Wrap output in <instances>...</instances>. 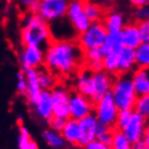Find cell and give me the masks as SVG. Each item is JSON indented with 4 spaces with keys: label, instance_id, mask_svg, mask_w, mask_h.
<instances>
[{
    "label": "cell",
    "instance_id": "6",
    "mask_svg": "<svg viewBox=\"0 0 149 149\" xmlns=\"http://www.w3.org/2000/svg\"><path fill=\"white\" fill-rule=\"evenodd\" d=\"M93 110L95 111V117L98 120V122L111 127H115L119 109L113 102L110 92L105 94L101 100H98L95 103Z\"/></svg>",
    "mask_w": 149,
    "mask_h": 149
},
{
    "label": "cell",
    "instance_id": "8",
    "mask_svg": "<svg viewBox=\"0 0 149 149\" xmlns=\"http://www.w3.org/2000/svg\"><path fill=\"white\" fill-rule=\"evenodd\" d=\"M21 69H38L45 63V50L35 45H23L19 54Z\"/></svg>",
    "mask_w": 149,
    "mask_h": 149
},
{
    "label": "cell",
    "instance_id": "31",
    "mask_svg": "<svg viewBox=\"0 0 149 149\" xmlns=\"http://www.w3.org/2000/svg\"><path fill=\"white\" fill-rule=\"evenodd\" d=\"M132 112H133L132 109H121V110H119L118 116H117V119H116V123H115L117 130L122 131L123 129H124V127L127 125V123L129 122V120H130Z\"/></svg>",
    "mask_w": 149,
    "mask_h": 149
},
{
    "label": "cell",
    "instance_id": "9",
    "mask_svg": "<svg viewBox=\"0 0 149 149\" xmlns=\"http://www.w3.org/2000/svg\"><path fill=\"white\" fill-rule=\"evenodd\" d=\"M68 109H69V118L80 120L93 112L94 103L89 97L79 94L78 92L70 93L69 102H68Z\"/></svg>",
    "mask_w": 149,
    "mask_h": 149
},
{
    "label": "cell",
    "instance_id": "35",
    "mask_svg": "<svg viewBox=\"0 0 149 149\" xmlns=\"http://www.w3.org/2000/svg\"><path fill=\"white\" fill-rule=\"evenodd\" d=\"M65 121H66V120L62 119V118L52 117L48 122H49V125H50V129H51V130H54V131H56V132H61L64 127V124H65Z\"/></svg>",
    "mask_w": 149,
    "mask_h": 149
},
{
    "label": "cell",
    "instance_id": "30",
    "mask_svg": "<svg viewBox=\"0 0 149 149\" xmlns=\"http://www.w3.org/2000/svg\"><path fill=\"white\" fill-rule=\"evenodd\" d=\"M112 136H113V130H112L111 127H108V125L98 123L96 139H98L100 142L104 143L106 145H110Z\"/></svg>",
    "mask_w": 149,
    "mask_h": 149
},
{
    "label": "cell",
    "instance_id": "15",
    "mask_svg": "<svg viewBox=\"0 0 149 149\" xmlns=\"http://www.w3.org/2000/svg\"><path fill=\"white\" fill-rule=\"evenodd\" d=\"M76 89L79 94L84 96L91 97L94 94V81H93V72L90 69H83L78 74L76 80Z\"/></svg>",
    "mask_w": 149,
    "mask_h": 149
},
{
    "label": "cell",
    "instance_id": "14",
    "mask_svg": "<svg viewBox=\"0 0 149 149\" xmlns=\"http://www.w3.org/2000/svg\"><path fill=\"white\" fill-rule=\"evenodd\" d=\"M93 81H94V94L91 97V101L96 103L101 100L105 94L110 92L113 78L112 74L102 70L98 72H93Z\"/></svg>",
    "mask_w": 149,
    "mask_h": 149
},
{
    "label": "cell",
    "instance_id": "28",
    "mask_svg": "<svg viewBox=\"0 0 149 149\" xmlns=\"http://www.w3.org/2000/svg\"><path fill=\"white\" fill-rule=\"evenodd\" d=\"M102 62L104 71L110 74H118V52L105 54Z\"/></svg>",
    "mask_w": 149,
    "mask_h": 149
},
{
    "label": "cell",
    "instance_id": "23",
    "mask_svg": "<svg viewBox=\"0 0 149 149\" xmlns=\"http://www.w3.org/2000/svg\"><path fill=\"white\" fill-rule=\"evenodd\" d=\"M37 79L41 90H52L56 84V76L45 66L37 69Z\"/></svg>",
    "mask_w": 149,
    "mask_h": 149
},
{
    "label": "cell",
    "instance_id": "43",
    "mask_svg": "<svg viewBox=\"0 0 149 149\" xmlns=\"http://www.w3.org/2000/svg\"><path fill=\"white\" fill-rule=\"evenodd\" d=\"M24 149H39V146H38L37 143H36L34 139H33V141L29 143V145L27 146L26 148H24Z\"/></svg>",
    "mask_w": 149,
    "mask_h": 149
},
{
    "label": "cell",
    "instance_id": "24",
    "mask_svg": "<svg viewBox=\"0 0 149 149\" xmlns=\"http://www.w3.org/2000/svg\"><path fill=\"white\" fill-rule=\"evenodd\" d=\"M136 67L149 68V42H142L134 49Z\"/></svg>",
    "mask_w": 149,
    "mask_h": 149
},
{
    "label": "cell",
    "instance_id": "44",
    "mask_svg": "<svg viewBox=\"0 0 149 149\" xmlns=\"http://www.w3.org/2000/svg\"><path fill=\"white\" fill-rule=\"evenodd\" d=\"M143 149H148V148H146V147H145V148H143Z\"/></svg>",
    "mask_w": 149,
    "mask_h": 149
},
{
    "label": "cell",
    "instance_id": "22",
    "mask_svg": "<svg viewBox=\"0 0 149 149\" xmlns=\"http://www.w3.org/2000/svg\"><path fill=\"white\" fill-rule=\"evenodd\" d=\"M122 47L121 34L119 31V33H107L101 49L104 54H109V53L118 52Z\"/></svg>",
    "mask_w": 149,
    "mask_h": 149
},
{
    "label": "cell",
    "instance_id": "12",
    "mask_svg": "<svg viewBox=\"0 0 149 149\" xmlns=\"http://www.w3.org/2000/svg\"><path fill=\"white\" fill-rule=\"evenodd\" d=\"M147 125V119L137 112L133 111L127 125L122 130V133L132 144L143 141L145 127Z\"/></svg>",
    "mask_w": 149,
    "mask_h": 149
},
{
    "label": "cell",
    "instance_id": "17",
    "mask_svg": "<svg viewBox=\"0 0 149 149\" xmlns=\"http://www.w3.org/2000/svg\"><path fill=\"white\" fill-rule=\"evenodd\" d=\"M135 68L134 49L122 47L118 51V74H130Z\"/></svg>",
    "mask_w": 149,
    "mask_h": 149
},
{
    "label": "cell",
    "instance_id": "11",
    "mask_svg": "<svg viewBox=\"0 0 149 149\" xmlns=\"http://www.w3.org/2000/svg\"><path fill=\"white\" fill-rule=\"evenodd\" d=\"M98 120L95 115L90 113L84 118L78 120L79 124V138L77 145L84 147L89 143L96 139L97 127H98Z\"/></svg>",
    "mask_w": 149,
    "mask_h": 149
},
{
    "label": "cell",
    "instance_id": "2",
    "mask_svg": "<svg viewBox=\"0 0 149 149\" xmlns=\"http://www.w3.org/2000/svg\"><path fill=\"white\" fill-rule=\"evenodd\" d=\"M21 40L23 45H35L45 50L52 41L49 23L38 14L27 13L22 22Z\"/></svg>",
    "mask_w": 149,
    "mask_h": 149
},
{
    "label": "cell",
    "instance_id": "5",
    "mask_svg": "<svg viewBox=\"0 0 149 149\" xmlns=\"http://www.w3.org/2000/svg\"><path fill=\"white\" fill-rule=\"evenodd\" d=\"M70 0H39L37 14L45 22L51 24L66 16Z\"/></svg>",
    "mask_w": 149,
    "mask_h": 149
},
{
    "label": "cell",
    "instance_id": "21",
    "mask_svg": "<svg viewBox=\"0 0 149 149\" xmlns=\"http://www.w3.org/2000/svg\"><path fill=\"white\" fill-rule=\"evenodd\" d=\"M103 24L107 33H119L125 26L124 17L119 12H110L107 14L105 16Z\"/></svg>",
    "mask_w": 149,
    "mask_h": 149
},
{
    "label": "cell",
    "instance_id": "34",
    "mask_svg": "<svg viewBox=\"0 0 149 149\" xmlns=\"http://www.w3.org/2000/svg\"><path fill=\"white\" fill-rule=\"evenodd\" d=\"M143 42H149V19L141 21L137 24Z\"/></svg>",
    "mask_w": 149,
    "mask_h": 149
},
{
    "label": "cell",
    "instance_id": "42",
    "mask_svg": "<svg viewBox=\"0 0 149 149\" xmlns=\"http://www.w3.org/2000/svg\"><path fill=\"white\" fill-rule=\"evenodd\" d=\"M146 146L144 144L143 141H139V142H136V143H133V149H143L145 148Z\"/></svg>",
    "mask_w": 149,
    "mask_h": 149
},
{
    "label": "cell",
    "instance_id": "19",
    "mask_svg": "<svg viewBox=\"0 0 149 149\" xmlns=\"http://www.w3.org/2000/svg\"><path fill=\"white\" fill-rule=\"evenodd\" d=\"M24 72H25V77H26L27 81V93L25 98L29 103V105H31L37 100V97L39 96V94L42 90L38 83L37 69H26V70H24Z\"/></svg>",
    "mask_w": 149,
    "mask_h": 149
},
{
    "label": "cell",
    "instance_id": "13",
    "mask_svg": "<svg viewBox=\"0 0 149 149\" xmlns=\"http://www.w3.org/2000/svg\"><path fill=\"white\" fill-rule=\"evenodd\" d=\"M30 106L34 115L37 118L49 121L53 117V101L51 90H42L35 103Z\"/></svg>",
    "mask_w": 149,
    "mask_h": 149
},
{
    "label": "cell",
    "instance_id": "25",
    "mask_svg": "<svg viewBox=\"0 0 149 149\" xmlns=\"http://www.w3.org/2000/svg\"><path fill=\"white\" fill-rule=\"evenodd\" d=\"M42 138L47 143V145H49L51 148L54 149L62 148L65 144V141H64L63 136L60 132H56V131L51 130V129L45 130L42 133Z\"/></svg>",
    "mask_w": 149,
    "mask_h": 149
},
{
    "label": "cell",
    "instance_id": "32",
    "mask_svg": "<svg viewBox=\"0 0 149 149\" xmlns=\"http://www.w3.org/2000/svg\"><path fill=\"white\" fill-rule=\"evenodd\" d=\"M16 91H17V93L21 96L26 97L27 81H26V77H25V72L22 69L16 74Z\"/></svg>",
    "mask_w": 149,
    "mask_h": 149
},
{
    "label": "cell",
    "instance_id": "33",
    "mask_svg": "<svg viewBox=\"0 0 149 149\" xmlns=\"http://www.w3.org/2000/svg\"><path fill=\"white\" fill-rule=\"evenodd\" d=\"M104 52L101 48H94L84 51V61L86 62H93V61H103Z\"/></svg>",
    "mask_w": 149,
    "mask_h": 149
},
{
    "label": "cell",
    "instance_id": "3",
    "mask_svg": "<svg viewBox=\"0 0 149 149\" xmlns=\"http://www.w3.org/2000/svg\"><path fill=\"white\" fill-rule=\"evenodd\" d=\"M110 94L119 110L133 109L137 94L134 90L131 74H121L118 76L112 82Z\"/></svg>",
    "mask_w": 149,
    "mask_h": 149
},
{
    "label": "cell",
    "instance_id": "40",
    "mask_svg": "<svg viewBox=\"0 0 149 149\" xmlns=\"http://www.w3.org/2000/svg\"><path fill=\"white\" fill-rule=\"evenodd\" d=\"M143 142L145 144L146 148L149 149V123L145 127V132H144V136H143Z\"/></svg>",
    "mask_w": 149,
    "mask_h": 149
},
{
    "label": "cell",
    "instance_id": "27",
    "mask_svg": "<svg viewBox=\"0 0 149 149\" xmlns=\"http://www.w3.org/2000/svg\"><path fill=\"white\" fill-rule=\"evenodd\" d=\"M83 8H84V13H86V17L90 22L93 23L101 21L103 11L98 4L94 3L92 1H84Z\"/></svg>",
    "mask_w": 149,
    "mask_h": 149
},
{
    "label": "cell",
    "instance_id": "7",
    "mask_svg": "<svg viewBox=\"0 0 149 149\" xmlns=\"http://www.w3.org/2000/svg\"><path fill=\"white\" fill-rule=\"evenodd\" d=\"M83 3H84L83 0H71L69 1L67 12H66L68 22L71 24V26L76 30L77 34L83 33L91 24L84 13Z\"/></svg>",
    "mask_w": 149,
    "mask_h": 149
},
{
    "label": "cell",
    "instance_id": "10",
    "mask_svg": "<svg viewBox=\"0 0 149 149\" xmlns=\"http://www.w3.org/2000/svg\"><path fill=\"white\" fill-rule=\"evenodd\" d=\"M51 93L53 101V117L67 120L69 118L68 102H69L70 92L64 86L56 83L51 90Z\"/></svg>",
    "mask_w": 149,
    "mask_h": 149
},
{
    "label": "cell",
    "instance_id": "37",
    "mask_svg": "<svg viewBox=\"0 0 149 149\" xmlns=\"http://www.w3.org/2000/svg\"><path fill=\"white\" fill-rule=\"evenodd\" d=\"M136 16L139 21L149 19V6H144V7L138 8L137 12H136Z\"/></svg>",
    "mask_w": 149,
    "mask_h": 149
},
{
    "label": "cell",
    "instance_id": "20",
    "mask_svg": "<svg viewBox=\"0 0 149 149\" xmlns=\"http://www.w3.org/2000/svg\"><path fill=\"white\" fill-rule=\"evenodd\" d=\"M62 136H63L65 143L68 144H72V145H77L79 138V124L78 120L71 119L68 118L65 121L63 129L60 132Z\"/></svg>",
    "mask_w": 149,
    "mask_h": 149
},
{
    "label": "cell",
    "instance_id": "36",
    "mask_svg": "<svg viewBox=\"0 0 149 149\" xmlns=\"http://www.w3.org/2000/svg\"><path fill=\"white\" fill-rule=\"evenodd\" d=\"M84 149H110V146L100 142L98 139H94L93 142L89 143L86 146H84Z\"/></svg>",
    "mask_w": 149,
    "mask_h": 149
},
{
    "label": "cell",
    "instance_id": "4",
    "mask_svg": "<svg viewBox=\"0 0 149 149\" xmlns=\"http://www.w3.org/2000/svg\"><path fill=\"white\" fill-rule=\"evenodd\" d=\"M107 35V30L105 28L103 22H93L90 24L83 33L80 34L78 38V45L83 51L94 48H101L105 38Z\"/></svg>",
    "mask_w": 149,
    "mask_h": 149
},
{
    "label": "cell",
    "instance_id": "29",
    "mask_svg": "<svg viewBox=\"0 0 149 149\" xmlns=\"http://www.w3.org/2000/svg\"><path fill=\"white\" fill-rule=\"evenodd\" d=\"M134 111L143 116L144 118H149V94L137 96L134 104Z\"/></svg>",
    "mask_w": 149,
    "mask_h": 149
},
{
    "label": "cell",
    "instance_id": "1",
    "mask_svg": "<svg viewBox=\"0 0 149 149\" xmlns=\"http://www.w3.org/2000/svg\"><path fill=\"white\" fill-rule=\"evenodd\" d=\"M84 51L72 40H54L45 50V66L57 76H69L80 68Z\"/></svg>",
    "mask_w": 149,
    "mask_h": 149
},
{
    "label": "cell",
    "instance_id": "26",
    "mask_svg": "<svg viewBox=\"0 0 149 149\" xmlns=\"http://www.w3.org/2000/svg\"><path fill=\"white\" fill-rule=\"evenodd\" d=\"M109 146L110 149H133V144L120 130L113 131V136Z\"/></svg>",
    "mask_w": 149,
    "mask_h": 149
},
{
    "label": "cell",
    "instance_id": "39",
    "mask_svg": "<svg viewBox=\"0 0 149 149\" xmlns=\"http://www.w3.org/2000/svg\"><path fill=\"white\" fill-rule=\"evenodd\" d=\"M35 1H37V0H16V2H17V4H19V7L22 8L23 10H26V11L27 9H28V7L33 2H35Z\"/></svg>",
    "mask_w": 149,
    "mask_h": 149
},
{
    "label": "cell",
    "instance_id": "18",
    "mask_svg": "<svg viewBox=\"0 0 149 149\" xmlns=\"http://www.w3.org/2000/svg\"><path fill=\"white\" fill-rule=\"evenodd\" d=\"M120 34H121V40H122L123 47L135 49L143 42L137 24L125 25L122 28V30L120 31Z\"/></svg>",
    "mask_w": 149,
    "mask_h": 149
},
{
    "label": "cell",
    "instance_id": "41",
    "mask_svg": "<svg viewBox=\"0 0 149 149\" xmlns=\"http://www.w3.org/2000/svg\"><path fill=\"white\" fill-rule=\"evenodd\" d=\"M131 3L135 7H144V6H149V0H129Z\"/></svg>",
    "mask_w": 149,
    "mask_h": 149
},
{
    "label": "cell",
    "instance_id": "38",
    "mask_svg": "<svg viewBox=\"0 0 149 149\" xmlns=\"http://www.w3.org/2000/svg\"><path fill=\"white\" fill-rule=\"evenodd\" d=\"M88 64V69L92 72H98V71L104 70L103 68V62L102 61H93V62H86Z\"/></svg>",
    "mask_w": 149,
    "mask_h": 149
},
{
    "label": "cell",
    "instance_id": "16",
    "mask_svg": "<svg viewBox=\"0 0 149 149\" xmlns=\"http://www.w3.org/2000/svg\"><path fill=\"white\" fill-rule=\"evenodd\" d=\"M137 96L149 94V68L137 67L131 74Z\"/></svg>",
    "mask_w": 149,
    "mask_h": 149
}]
</instances>
